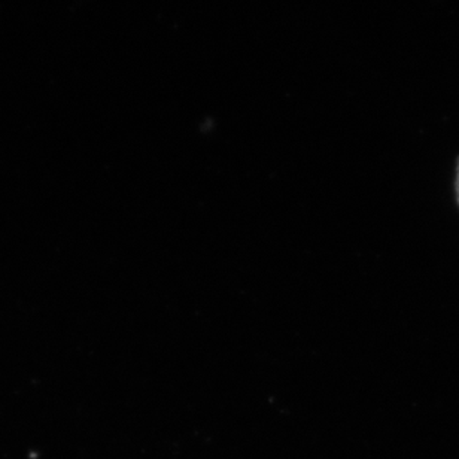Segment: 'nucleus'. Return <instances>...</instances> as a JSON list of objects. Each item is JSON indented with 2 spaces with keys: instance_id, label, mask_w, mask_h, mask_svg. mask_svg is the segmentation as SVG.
I'll use <instances>...</instances> for the list:
<instances>
[{
  "instance_id": "nucleus-1",
  "label": "nucleus",
  "mask_w": 459,
  "mask_h": 459,
  "mask_svg": "<svg viewBox=\"0 0 459 459\" xmlns=\"http://www.w3.org/2000/svg\"><path fill=\"white\" fill-rule=\"evenodd\" d=\"M456 190H458V200H459V172H458V182H456Z\"/></svg>"
}]
</instances>
